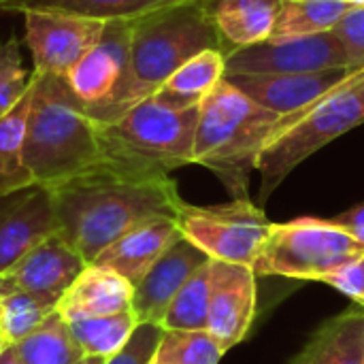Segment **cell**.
Instances as JSON below:
<instances>
[{
	"mask_svg": "<svg viewBox=\"0 0 364 364\" xmlns=\"http://www.w3.org/2000/svg\"><path fill=\"white\" fill-rule=\"evenodd\" d=\"M149 364H151V363H149Z\"/></svg>",
	"mask_w": 364,
	"mask_h": 364,
	"instance_id": "cell-41",
	"label": "cell"
},
{
	"mask_svg": "<svg viewBox=\"0 0 364 364\" xmlns=\"http://www.w3.org/2000/svg\"><path fill=\"white\" fill-rule=\"evenodd\" d=\"M164 331L160 324H136L130 339L117 350L111 358H107L105 364H149L156 356V350L160 346Z\"/></svg>",
	"mask_w": 364,
	"mask_h": 364,
	"instance_id": "cell-31",
	"label": "cell"
},
{
	"mask_svg": "<svg viewBox=\"0 0 364 364\" xmlns=\"http://www.w3.org/2000/svg\"><path fill=\"white\" fill-rule=\"evenodd\" d=\"M224 55L269 41L282 0H205Z\"/></svg>",
	"mask_w": 364,
	"mask_h": 364,
	"instance_id": "cell-19",
	"label": "cell"
},
{
	"mask_svg": "<svg viewBox=\"0 0 364 364\" xmlns=\"http://www.w3.org/2000/svg\"><path fill=\"white\" fill-rule=\"evenodd\" d=\"M354 70L358 68H328L318 73H230L224 75V79L264 109L290 115L322 100Z\"/></svg>",
	"mask_w": 364,
	"mask_h": 364,
	"instance_id": "cell-14",
	"label": "cell"
},
{
	"mask_svg": "<svg viewBox=\"0 0 364 364\" xmlns=\"http://www.w3.org/2000/svg\"><path fill=\"white\" fill-rule=\"evenodd\" d=\"M364 245L333 220L299 218L271 224V230L252 264L256 277L322 282Z\"/></svg>",
	"mask_w": 364,
	"mask_h": 364,
	"instance_id": "cell-7",
	"label": "cell"
},
{
	"mask_svg": "<svg viewBox=\"0 0 364 364\" xmlns=\"http://www.w3.org/2000/svg\"><path fill=\"white\" fill-rule=\"evenodd\" d=\"M60 237L90 264L124 232L177 218L183 203L171 173L107 158L49 188Z\"/></svg>",
	"mask_w": 364,
	"mask_h": 364,
	"instance_id": "cell-1",
	"label": "cell"
},
{
	"mask_svg": "<svg viewBox=\"0 0 364 364\" xmlns=\"http://www.w3.org/2000/svg\"><path fill=\"white\" fill-rule=\"evenodd\" d=\"M348 6H364V0H343Z\"/></svg>",
	"mask_w": 364,
	"mask_h": 364,
	"instance_id": "cell-37",
	"label": "cell"
},
{
	"mask_svg": "<svg viewBox=\"0 0 364 364\" xmlns=\"http://www.w3.org/2000/svg\"><path fill=\"white\" fill-rule=\"evenodd\" d=\"M335 224H339L341 228H346L352 237H356L364 245V205H358L350 211L339 213L337 218H331Z\"/></svg>",
	"mask_w": 364,
	"mask_h": 364,
	"instance_id": "cell-34",
	"label": "cell"
},
{
	"mask_svg": "<svg viewBox=\"0 0 364 364\" xmlns=\"http://www.w3.org/2000/svg\"><path fill=\"white\" fill-rule=\"evenodd\" d=\"M179 235L175 218L147 220L105 247L94 258V264H102L136 286Z\"/></svg>",
	"mask_w": 364,
	"mask_h": 364,
	"instance_id": "cell-18",
	"label": "cell"
},
{
	"mask_svg": "<svg viewBox=\"0 0 364 364\" xmlns=\"http://www.w3.org/2000/svg\"><path fill=\"white\" fill-rule=\"evenodd\" d=\"M0 324H2V307H0Z\"/></svg>",
	"mask_w": 364,
	"mask_h": 364,
	"instance_id": "cell-39",
	"label": "cell"
},
{
	"mask_svg": "<svg viewBox=\"0 0 364 364\" xmlns=\"http://www.w3.org/2000/svg\"><path fill=\"white\" fill-rule=\"evenodd\" d=\"M179 232L211 260L252 267L269 230L264 209L250 198H232L222 205L181 203L175 218Z\"/></svg>",
	"mask_w": 364,
	"mask_h": 364,
	"instance_id": "cell-8",
	"label": "cell"
},
{
	"mask_svg": "<svg viewBox=\"0 0 364 364\" xmlns=\"http://www.w3.org/2000/svg\"><path fill=\"white\" fill-rule=\"evenodd\" d=\"M205 49L222 51L205 0L171 4L132 19L130 70L117 117L149 98L181 64Z\"/></svg>",
	"mask_w": 364,
	"mask_h": 364,
	"instance_id": "cell-4",
	"label": "cell"
},
{
	"mask_svg": "<svg viewBox=\"0 0 364 364\" xmlns=\"http://www.w3.org/2000/svg\"><path fill=\"white\" fill-rule=\"evenodd\" d=\"M30 96L32 83L28 81V87L21 98L4 115H0V196L34 183L23 160Z\"/></svg>",
	"mask_w": 364,
	"mask_h": 364,
	"instance_id": "cell-23",
	"label": "cell"
},
{
	"mask_svg": "<svg viewBox=\"0 0 364 364\" xmlns=\"http://www.w3.org/2000/svg\"><path fill=\"white\" fill-rule=\"evenodd\" d=\"M350 68L341 41L331 32L262 41L226 55V73H318Z\"/></svg>",
	"mask_w": 364,
	"mask_h": 364,
	"instance_id": "cell-11",
	"label": "cell"
},
{
	"mask_svg": "<svg viewBox=\"0 0 364 364\" xmlns=\"http://www.w3.org/2000/svg\"><path fill=\"white\" fill-rule=\"evenodd\" d=\"M226 55L220 49H205L181 64L149 98L168 109H192L224 79Z\"/></svg>",
	"mask_w": 364,
	"mask_h": 364,
	"instance_id": "cell-21",
	"label": "cell"
},
{
	"mask_svg": "<svg viewBox=\"0 0 364 364\" xmlns=\"http://www.w3.org/2000/svg\"><path fill=\"white\" fill-rule=\"evenodd\" d=\"M364 124V66L350 73L322 100L290 115H282L277 128L258 160L260 203L307 158L328 143Z\"/></svg>",
	"mask_w": 364,
	"mask_h": 364,
	"instance_id": "cell-5",
	"label": "cell"
},
{
	"mask_svg": "<svg viewBox=\"0 0 364 364\" xmlns=\"http://www.w3.org/2000/svg\"><path fill=\"white\" fill-rule=\"evenodd\" d=\"M134 286L102 264H85L77 279L62 294L55 311L66 320L102 318L132 309Z\"/></svg>",
	"mask_w": 364,
	"mask_h": 364,
	"instance_id": "cell-17",
	"label": "cell"
},
{
	"mask_svg": "<svg viewBox=\"0 0 364 364\" xmlns=\"http://www.w3.org/2000/svg\"><path fill=\"white\" fill-rule=\"evenodd\" d=\"M0 307H2L0 335L9 346H15L21 339H26L55 311V305L51 301H45L28 292L0 294Z\"/></svg>",
	"mask_w": 364,
	"mask_h": 364,
	"instance_id": "cell-29",
	"label": "cell"
},
{
	"mask_svg": "<svg viewBox=\"0 0 364 364\" xmlns=\"http://www.w3.org/2000/svg\"><path fill=\"white\" fill-rule=\"evenodd\" d=\"M23 43L34 62L32 70L58 77H66L105 30L100 19L45 11L23 13Z\"/></svg>",
	"mask_w": 364,
	"mask_h": 364,
	"instance_id": "cell-10",
	"label": "cell"
},
{
	"mask_svg": "<svg viewBox=\"0 0 364 364\" xmlns=\"http://www.w3.org/2000/svg\"><path fill=\"white\" fill-rule=\"evenodd\" d=\"M198 107L168 109L154 98L130 107L111 124H98L107 158L171 173L194 164Z\"/></svg>",
	"mask_w": 364,
	"mask_h": 364,
	"instance_id": "cell-6",
	"label": "cell"
},
{
	"mask_svg": "<svg viewBox=\"0 0 364 364\" xmlns=\"http://www.w3.org/2000/svg\"><path fill=\"white\" fill-rule=\"evenodd\" d=\"M256 273L245 264L209 260L207 333L228 352L239 346L256 318Z\"/></svg>",
	"mask_w": 364,
	"mask_h": 364,
	"instance_id": "cell-12",
	"label": "cell"
},
{
	"mask_svg": "<svg viewBox=\"0 0 364 364\" xmlns=\"http://www.w3.org/2000/svg\"><path fill=\"white\" fill-rule=\"evenodd\" d=\"M348 9L343 0H282L269 41L331 32Z\"/></svg>",
	"mask_w": 364,
	"mask_h": 364,
	"instance_id": "cell-24",
	"label": "cell"
},
{
	"mask_svg": "<svg viewBox=\"0 0 364 364\" xmlns=\"http://www.w3.org/2000/svg\"><path fill=\"white\" fill-rule=\"evenodd\" d=\"M211 260V258H209ZM209 260L198 267L171 301L162 331H207L209 320Z\"/></svg>",
	"mask_w": 364,
	"mask_h": 364,
	"instance_id": "cell-27",
	"label": "cell"
},
{
	"mask_svg": "<svg viewBox=\"0 0 364 364\" xmlns=\"http://www.w3.org/2000/svg\"><path fill=\"white\" fill-rule=\"evenodd\" d=\"M53 232L58 222L49 188L32 183L0 196V273Z\"/></svg>",
	"mask_w": 364,
	"mask_h": 364,
	"instance_id": "cell-15",
	"label": "cell"
},
{
	"mask_svg": "<svg viewBox=\"0 0 364 364\" xmlns=\"http://www.w3.org/2000/svg\"><path fill=\"white\" fill-rule=\"evenodd\" d=\"M207 260L209 256L203 250L179 235L134 286L132 314L136 316V322L160 324L179 288Z\"/></svg>",
	"mask_w": 364,
	"mask_h": 364,
	"instance_id": "cell-16",
	"label": "cell"
},
{
	"mask_svg": "<svg viewBox=\"0 0 364 364\" xmlns=\"http://www.w3.org/2000/svg\"><path fill=\"white\" fill-rule=\"evenodd\" d=\"M21 364H75L83 358L68 322L53 311L34 333L13 346Z\"/></svg>",
	"mask_w": 364,
	"mask_h": 364,
	"instance_id": "cell-25",
	"label": "cell"
},
{
	"mask_svg": "<svg viewBox=\"0 0 364 364\" xmlns=\"http://www.w3.org/2000/svg\"><path fill=\"white\" fill-rule=\"evenodd\" d=\"M132 19L105 21L96 45L66 75L68 85L96 124H111L128 83Z\"/></svg>",
	"mask_w": 364,
	"mask_h": 364,
	"instance_id": "cell-9",
	"label": "cell"
},
{
	"mask_svg": "<svg viewBox=\"0 0 364 364\" xmlns=\"http://www.w3.org/2000/svg\"><path fill=\"white\" fill-rule=\"evenodd\" d=\"M6 348H9V343H6V341H4V337L0 335V354H2V352H4Z\"/></svg>",
	"mask_w": 364,
	"mask_h": 364,
	"instance_id": "cell-38",
	"label": "cell"
},
{
	"mask_svg": "<svg viewBox=\"0 0 364 364\" xmlns=\"http://www.w3.org/2000/svg\"><path fill=\"white\" fill-rule=\"evenodd\" d=\"M85 264L87 262L60 237V232H53L0 273V294L28 292L51 301L58 307L62 294Z\"/></svg>",
	"mask_w": 364,
	"mask_h": 364,
	"instance_id": "cell-13",
	"label": "cell"
},
{
	"mask_svg": "<svg viewBox=\"0 0 364 364\" xmlns=\"http://www.w3.org/2000/svg\"><path fill=\"white\" fill-rule=\"evenodd\" d=\"M279 117L222 79L198 107L194 164L209 168L232 198H250L252 173Z\"/></svg>",
	"mask_w": 364,
	"mask_h": 364,
	"instance_id": "cell-3",
	"label": "cell"
},
{
	"mask_svg": "<svg viewBox=\"0 0 364 364\" xmlns=\"http://www.w3.org/2000/svg\"><path fill=\"white\" fill-rule=\"evenodd\" d=\"M0 364H21V360H19V356H17V352H15L13 346H9V348L0 354Z\"/></svg>",
	"mask_w": 364,
	"mask_h": 364,
	"instance_id": "cell-35",
	"label": "cell"
},
{
	"mask_svg": "<svg viewBox=\"0 0 364 364\" xmlns=\"http://www.w3.org/2000/svg\"><path fill=\"white\" fill-rule=\"evenodd\" d=\"M190 0H0V13H66L100 21L136 19L145 13Z\"/></svg>",
	"mask_w": 364,
	"mask_h": 364,
	"instance_id": "cell-22",
	"label": "cell"
},
{
	"mask_svg": "<svg viewBox=\"0 0 364 364\" xmlns=\"http://www.w3.org/2000/svg\"><path fill=\"white\" fill-rule=\"evenodd\" d=\"M363 364H364V339H363Z\"/></svg>",
	"mask_w": 364,
	"mask_h": 364,
	"instance_id": "cell-40",
	"label": "cell"
},
{
	"mask_svg": "<svg viewBox=\"0 0 364 364\" xmlns=\"http://www.w3.org/2000/svg\"><path fill=\"white\" fill-rule=\"evenodd\" d=\"M224 354L207 331H164L151 364H220Z\"/></svg>",
	"mask_w": 364,
	"mask_h": 364,
	"instance_id": "cell-28",
	"label": "cell"
},
{
	"mask_svg": "<svg viewBox=\"0 0 364 364\" xmlns=\"http://www.w3.org/2000/svg\"><path fill=\"white\" fill-rule=\"evenodd\" d=\"M107 360L105 358H98V356H83V358H79L75 364H105Z\"/></svg>",
	"mask_w": 364,
	"mask_h": 364,
	"instance_id": "cell-36",
	"label": "cell"
},
{
	"mask_svg": "<svg viewBox=\"0 0 364 364\" xmlns=\"http://www.w3.org/2000/svg\"><path fill=\"white\" fill-rule=\"evenodd\" d=\"M364 309L326 320L290 364H363Z\"/></svg>",
	"mask_w": 364,
	"mask_h": 364,
	"instance_id": "cell-20",
	"label": "cell"
},
{
	"mask_svg": "<svg viewBox=\"0 0 364 364\" xmlns=\"http://www.w3.org/2000/svg\"><path fill=\"white\" fill-rule=\"evenodd\" d=\"M30 83L23 160L34 183L53 188L107 160L100 126L66 77L32 70Z\"/></svg>",
	"mask_w": 364,
	"mask_h": 364,
	"instance_id": "cell-2",
	"label": "cell"
},
{
	"mask_svg": "<svg viewBox=\"0 0 364 364\" xmlns=\"http://www.w3.org/2000/svg\"><path fill=\"white\" fill-rule=\"evenodd\" d=\"M136 324V316L130 309L102 318L75 320L68 322V328L83 356H98L107 360L117 350H122V346L130 339Z\"/></svg>",
	"mask_w": 364,
	"mask_h": 364,
	"instance_id": "cell-26",
	"label": "cell"
},
{
	"mask_svg": "<svg viewBox=\"0 0 364 364\" xmlns=\"http://www.w3.org/2000/svg\"><path fill=\"white\" fill-rule=\"evenodd\" d=\"M320 284L333 286L364 309V247L343 264H339L335 271L324 275Z\"/></svg>",
	"mask_w": 364,
	"mask_h": 364,
	"instance_id": "cell-33",
	"label": "cell"
},
{
	"mask_svg": "<svg viewBox=\"0 0 364 364\" xmlns=\"http://www.w3.org/2000/svg\"><path fill=\"white\" fill-rule=\"evenodd\" d=\"M30 73L21 64V43L17 36L0 43V115H4L26 92Z\"/></svg>",
	"mask_w": 364,
	"mask_h": 364,
	"instance_id": "cell-30",
	"label": "cell"
},
{
	"mask_svg": "<svg viewBox=\"0 0 364 364\" xmlns=\"http://www.w3.org/2000/svg\"><path fill=\"white\" fill-rule=\"evenodd\" d=\"M333 34L341 41L348 66L350 68H363L364 66V6H350L337 26L333 28Z\"/></svg>",
	"mask_w": 364,
	"mask_h": 364,
	"instance_id": "cell-32",
	"label": "cell"
}]
</instances>
